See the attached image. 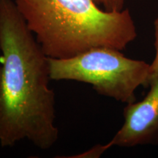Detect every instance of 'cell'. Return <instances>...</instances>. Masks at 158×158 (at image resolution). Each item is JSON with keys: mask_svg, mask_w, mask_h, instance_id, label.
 Here are the masks:
<instances>
[{"mask_svg": "<svg viewBox=\"0 0 158 158\" xmlns=\"http://www.w3.org/2000/svg\"><path fill=\"white\" fill-rule=\"evenodd\" d=\"M0 145L28 140L42 150L59 138L49 57L13 0H0Z\"/></svg>", "mask_w": 158, "mask_h": 158, "instance_id": "cell-1", "label": "cell"}, {"mask_svg": "<svg viewBox=\"0 0 158 158\" xmlns=\"http://www.w3.org/2000/svg\"><path fill=\"white\" fill-rule=\"evenodd\" d=\"M110 148L108 147L107 143L105 145H101V144H98V145L94 146L91 149L87 150L86 152H84L81 154L75 155V156H70L69 157H75V158H95L100 157V155H102L105 152L109 149Z\"/></svg>", "mask_w": 158, "mask_h": 158, "instance_id": "cell-6", "label": "cell"}, {"mask_svg": "<svg viewBox=\"0 0 158 158\" xmlns=\"http://www.w3.org/2000/svg\"><path fill=\"white\" fill-rule=\"evenodd\" d=\"M143 100L127 104L124 123L107 143L108 147L158 145V76L150 78Z\"/></svg>", "mask_w": 158, "mask_h": 158, "instance_id": "cell-4", "label": "cell"}, {"mask_svg": "<svg viewBox=\"0 0 158 158\" xmlns=\"http://www.w3.org/2000/svg\"><path fill=\"white\" fill-rule=\"evenodd\" d=\"M14 2L49 58H70L96 47L123 51L137 37L128 9L106 11L94 0Z\"/></svg>", "mask_w": 158, "mask_h": 158, "instance_id": "cell-2", "label": "cell"}, {"mask_svg": "<svg viewBox=\"0 0 158 158\" xmlns=\"http://www.w3.org/2000/svg\"><path fill=\"white\" fill-rule=\"evenodd\" d=\"M155 54L153 62L150 64L151 76H158V15L155 21Z\"/></svg>", "mask_w": 158, "mask_h": 158, "instance_id": "cell-7", "label": "cell"}, {"mask_svg": "<svg viewBox=\"0 0 158 158\" xmlns=\"http://www.w3.org/2000/svg\"><path fill=\"white\" fill-rule=\"evenodd\" d=\"M51 80L75 81L92 85L100 95L116 101H135V91L149 86L151 67L108 47L92 48L67 59L49 58Z\"/></svg>", "mask_w": 158, "mask_h": 158, "instance_id": "cell-3", "label": "cell"}, {"mask_svg": "<svg viewBox=\"0 0 158 158\" xmlns=\"http://www.w3.org/2000/svg\"><path fill=\"white\" fill-rule=\"evenodd\" d=\"M100 7L106 11H121L124 10L126 0H94Z\"/></svg>", "mask_w": 158, "mask_h": 158, "instance_id": "cell-5", "label": "cell"}]
</instances>
